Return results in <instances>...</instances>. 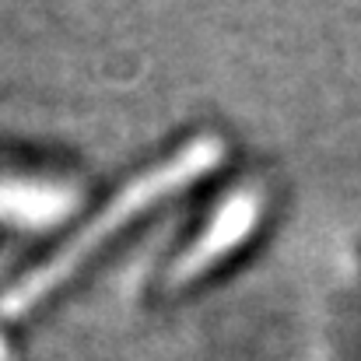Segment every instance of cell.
I'll use <instances>...</instances> for the list:
<instances>
[{"mask_svg":"<svg viewBox=\"0 0 361 361\" xmlns=\"http://www.w3.org/2000/svg\"><path fill=\"white\" fill-rule=\"evenodd\" d=\"M78 204V193L49 179H7L0 176V221L21 228H49L63 221Z\"/></svg>","mask_w":361,"mask_h":361,"instance_id":"obj_3","label":"cell"},{"mask_svg":"<svg viewBox=\"0 0 361 361\" xmlns=\"http://www.w3.org/2000/svg\"><path fill=\"white\" fill-rule=\"evenodd\" d=\"M259 214H263V193L259 190L232 193L218 207V214L207 221V228L197 235V242L172 267V284H186V281L200 277L204 270H211L225 252H232L239 242L252 235V228L259 225Z\"/></svg>","mask_w":361,"mask_h":361,"instance_id":"obj_2","label":"cell"},{"mask_svg":"<svg viewBox=\"0 0 361 361\" xmlns=\"http://www.w3.org/2000/svg\"><path fill=\"white\" fill-rule=\"evenodd\" d=\"M225 161V140L214 137V133H204V137H193L190 144H183L172 158H165L161 165L147 169L144 176H137L130 186H123L120 193L113 197V204L95 214L85 228H78L71 239L63 242L42 267H35L32 274H25L4 298H0V309L7 316H21L28 312L32 305H39L46 295H53L99 245L113 239L123 225L137 221L144 211H151L154 204H161L165 197L193 186L200 176H207L211 169H218Z\"/></svg>","mask_w":361,"mask_h":361,"instance_id":"obj_1","label":"cell"}]
</instances>
